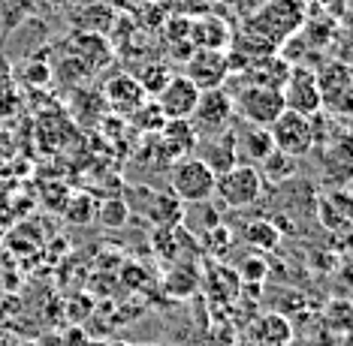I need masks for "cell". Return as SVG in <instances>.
Instances as JSON below:
<instances>
[{
  "label": "cell",
  "mask_w": 353,
  "mask_h": 346,
  "mask_svg": "<svg viewBox=\"0 0 353 346\" xmlns=\"http://www.w3.org/2000/svg\"><path fill=\"white\" fill-rule=\"evenodd\" d=\"M311 6L308 0H266L251 19L242 21V30L266 39L278 52L302 30L305 19H308Z\"/></svg>",
  "instance_id": "6da1fadb"
},
{
  "label": "cell",
  "mask_w": 353,
  "mask_h": 346,
  "mask_svg": "<svg viewBox=\"0 0 353 346\" xmlns=\"http://www.w3.org/2000/svg\"><path fill=\"white\" fill-rule=\"evenodd\" d=\"M214 181H218V175L199 157H184L170 169V190L181 202H190V205L208 202L214 196Z\"/></svg>",
  "instance_id": "7a4b0ae2"
},
{
  "label": "cell",
  "mask_w": 353,
  "mask_h": 346,
  "mask_svg": "<svg viewBox=\"0 0 353 346\" xmlns=\"http://www.w3.org/2000/svg\"><path fill=\"white\" fill-rule=\"evenodd\" d=\"M232 118H236V102L227 87H212V91H199L196 109L190 115V127L196 136H218L230 130Z\"/></svg>",
  "instance_id": "3957f363"
},
{
  "label": "cell",
  "mask_w": 353,
  "mask_h": 346,
  "mask_svg": "<svg viewBox=\"0 0 353 346\" xmlns=\"http://www.w3.org/2000/svg\"><path fill=\"white\" fill-rule=\"evenodd\" d=\"M263 175L256 166H248V163H236L230 172L218 175L214 181V193L223 199V205L239 211V208H248L254 205L256 199L263 196Z\"/></svg>",
  "instance_id": "277c9868"
},
{
  "label": "cell",
  "mask_w": 353,
  "mask_h": 346,
  "mask_svg": "<svg viewBox=\"0 0 353 346\" xmlns=\"http://www.w3.org/2000/svg\"><path fill=\"white\" fill-rule=\"evenodd\" d=\"M236 111L242 115L251 127H272L281 111H284V96L278 87H266V85H242L232 94Z\"/></svg>",
  "instance_id": "5b68a950"
},
{
  "label": "cell",
  "mask_w": 353,
  "mask_h": 346,
  "mask_svg": "<svg viewBox=\"0 0 353 346\" xmlns=\"http://www.w3.org/2000/svg\"><path fill=\"white\" fill-rule=\"evenodd\" d=\"M269 133H272V142H275V151H284L290 157H302L314 144V118H305L284 109L272 120Z\"/></svg>",
  "instance_id": "8992f818"
},
{
  "label": "cell",
  "mask_w": 353,
  "mask_h": 346,
  "mask_svg": "<svg viewBox=\"0 0 353 346\" xmlns=\"http://www.w3.org/2000/svg\"><path fill=\"white\" fill-rule=\"evenodd\" d=\"M281 96H284V109L296 111V115L317 118L320 111H323V102H320V91H317L314 69H305L302 63H293L290 76H287L284 87H281Z\"/></svg>",
  "instance_id": "52a82bcc"
},
{
  "label": "cell",
  "mask_w": 353,
  "mask_h": 346,
  "mask_svg": "<svg viewBox=\"0 0 353 346\" xmlns=\"http://www.w3.org/2000/svg\"><path fill=\"white\" fill-rule=\"evenodd\" d=\"M320 102L332 111H350V94H353V72L344 61H326L314 72Z\"/></svg>",
  "instance_id": "ba28073f"
},
{
  "label": "cell",
  "mask_w": 353,
  "mask_h": 346,
  "mask_svg": "<svg viewBox=\"0 0 353 346\" xmlns=\"http://www.w3.org/2000/svg\"><path fill=\"white\" fill-rule=\"evenodd\" d=\"M196 100H199V87L184 72H175L170 78V85L154 96L160 115L166 120H190V115L196 109Z\"/></svg>",
  "instance_id": "9c48e42d"
},
{
  "label": "cell",
  "mask_w": 353,
  "mask_h": 346,
  "mask_svg": "<svg viewBox=\"0 0 353 346\" xmlns=\"http://www.w3.org/2000/svg\"><path fill=\"white\" fill-rule=\"evenodd\" d=\"M184 76L194 82L199 91H212V87H223L230 82V67L223 52H208V48H196L188 61H184Z\"/></svg>",
  "instance_id": "30bf717a"
},
{
  "label": "cell",
  "mask_w": 353,
  "mask_h": 346,
  "mask_svg": "<svg viewBox=\"0 0 353 346\" xmlns=\"http://www.w3.org/2000/svg\"><path fill=\"white\" fill-rule=\"evenodd\" d=\"M157 144V157L160 163H179L184 157H194L199 136L194 133L190 120H166L163 130L157 136H151Z\"/></svg>",
  "instance_id": "8fae6325"
},
{
  "label": "cell",
  "mask_w": 353,
  "mask_h": 346,
  "mask_svg": "<svg viewBox=\"0 0 353 346\" xmlns=\"http://www.w3.org/2000/svg\"><path fill=\"white\" fill-rule=\"evenodd\" d=\"M232 28L230 19H223L218 12H199L190 19V43L194 48H208V52H227L232 43Z\"/></svg>",
  "instance_id": "7c38bea8"
},
{
  "label": "cell",
  "mask_w": 353,
  "mask_h": 346,
  "mask_svg": "<svg viewBox=\"0 0 353 346\" xmlns=\"http://www.w3.org/2000/svg\"><path fill=\"white\" fill-rule=\"evenodd\" d=\"M103 96H106L109 109L115 111L118 118H130L142 102L148 100L145 91H142L139 78L130 76V72H115L106 85H103Z\"/></svg>",
  "instance_id": "4fadbf2b"
},
{
  "label": "cell",
  "mask_w": 353,
  "mask_h": 346,
  "mask_svg": "<svg viewBox=\"0 0 353 346\" xmlns=\"http://www.w3.org/2000/svg\"><path fill=\"white\" fill-rule=\"evenodd\" d=\"M194 157L203 160V163L212 169L214 175L230 172V169L236 166V160H239L236 133H232V130H223V133H218V136H205V139H199Z\"/></svg>",
  "instance_id": "5bb4252c"
},
{
  "label": "cell",
  "mask_w": 353,
  "mask_h": 346,
  "mask_svg": "<svg viewBox=\"0 0 353 346\" xmlns=\"http://www.w3.org/2000/svg\"><path fill=\"white\" fill-rule=\"evenodd\" d=\"M248 340L254 346H290L293 340V325L284 313H263L251 323Z\"/></svg>",
  "instance_id": "9a60e30c"
},
{
  "label": "cell",
  "mask_w": 353,
  "mask_h": 346,
  "mask_svg": "<svg viewBox=\"0 0 353 346\" xmlns=\"http://www.w3.org/2000/svg\"><path fill=\"white\" fill-rule=\"evenodd\" d=\"M205 292H208V299H214V301H232L242 292V280L223 262H212L205 268Z\"/></svg>",
  "instance_id": "2e32d148"
},
{
  "label": "cell",
  "mask_w": 353,
  "mask_h": 346,
  "mask_svg": "<svg viewBox=\"0 0 353 346\" xmlns=\"http://www.w3.org/2000/svg\"><path fill=\"white\" fill-rule=\"evenodd\" d=\"M118 21H121V15H118V10L109 3H88L79 10V24L88 28V34L112 36L118 28Z\"/></svg>",
  "instance_id": "e0dca14e"
},
{
  "label": "cell",
  "mask_w": 353,
  "mask_h": 346,
  "mask_svg": "<svg viewBox=\"0 0 353 346\" xmlns=\"http://www.w3.org/2000/svg\"><path fill=\"white\" fill-rule=\"evenodd\" d=\"M320 223L329 232H344L350 229V199L347 193H329V199H320Z\"/></svg>",
  "instance_id": "ac0fdd59"
},
{
  "label": "cell",
  "mask_w": 353,
  "mask_h": 346,
  "mask_svg": "<svg viewBox=\"0 0 353 346\" xmlns=\"http://www.w3.org/2000/svg\"><path fill=\"white\" fill-rule=\"evenodd\" d=\"M260 175L263 181H272V184H287L299 175V157H290L284 151H272V154L263 160L260 166Z\"/></svg>",
  "instance_id": "d6986e66"
},
{
  "label": "cell",
  "mask_w": 353,
  "mask_h": 346,
  "mask_svg": "<svg viewBox=\"0 0 353 346\" xmlns=\"http://www.w3.org/2000/svg\"><path fill=\"white\" fill-rule=\"evenodd\" d=\"M242 238H245V244L251 247V250H256V253H272L278 247V241H281V229L272 220H251L245 226Z\"/></svg>",
  "instance_id": "ffe728a7"
},
{
  "label": "cell",
  "mask_w": 353,
  "mask_h": 346,
  "mask_svg": "<svg viewBox=\"0 0 353 346\" xmlns=\"http://www.w3.org/2000/svg\"><path fill=\"white\" fill-rule=\"evenodd\" d=\"M272 151H275V142H272L269 127H251L242 136V154L248 160V166H260Z\"/></svg>",
  "instance_id": "44dd1931"
},
{
  "label": "cell",
  "mask_w": 353,
  "mask_h": 346,
  "mask_svg": "<svg viewBox=\"0 0 353 346\" xmlns=\"http://www.w3.org/2000/svg\"><path fill=\"white\" fill-rule=\"evenodd\" d=\"M172 76H175V72H172V67L166 61H148L136 78H139V85H142V91H145L148 100H154V96L163 91L166 85H170Z\"/></svg>",
  "instance_id": "7402d4cb"
},
{
  "label": "cell",
  "mask_w": 353,
  "mask_h": 346,
  "mask_svg": "<svg viewBox=\"0 0 353 346\" xmlns=\"http://www.w3.org/2000/svg\"><path fill=\"white\" fill-rule=\"evenodd\" d=\"M163 286H166V292H170L172 299H184V295L196 292V286H199V271L194 268V265H179V268H172L170 274H166Z\"/></svg>",
  "instance_id": "603a6c76"
},
{
  "label": "cell",
  "mask_w": 353,
  "mask_h": 346,
  "mask_svg": "<svg viewBox=\"0 0 353 346\" xmlns=\"http://www.w3.org/2000/svg\"><path fill=\"white\" fill-rule=\"evenodd\" d=\"M63 217H67L70 223H76V226H85V223H91L94 217H97V199H94L91 193H73V196L63 202Z\"/></svg>",
  "instance_id": "cb8c5ba5"
},
{
  "label": "cell",
  "mask_w": 353,
  "mask_h": 346,
  "mask_svg": "<svg viewBox=\"0 0 353 346\" xmlns=\"http://www.w3.org/2000/svg\"><path fill=\"white\" fill-rule=\"evenodd\" d=\"M130 124L136 127V133H142V136H157L160 130H163L166 118L160 115V109H157L154 100H145V102H142V106L130 115Z\"/></svg>",
  "instance_id": "d4e9b609"
},
{
  "label": "cell",
  "mask_w": 353,
  "mask_h": 346,
  "mask_svg": "<svg viewBox=\"0 0 353 346\" xmlns=\"http://www.w3.org/2000/svg\"><path fill=\"white\" fill-rule=\"evenodd\" d=\"M166 15H170V10H166L160 0H145V3H139V6L133 10V21L139 24L145 34H154V30L163 28Z\"/></svg>",
  "instance_id": "484cf974"
},
{
  "label": "cell",
  "mask_w": 353,
  "mask_h": 346,
  "mask_svg": "<svg viewBox=\"0 0 353 346\" xmlns=\"http://www.w3.org/2000/svg\"><path fill=\"white\" fill-rule=\"evenodd\" d=\"M199 241H203V250L212 256V259H223L230 250H232V232L223 226V223H218V226L205 229L203 235H199Z\"/></svg>",
  "instance_id": "4316f807"
},
{
  "label": "cell",
  "mask_w": 353,
  "mask_h": 346,
  "mask_svg": "<svg viewBox=\"0 0 353 346\" xmlns=\"http://www.w3.org/2000/svg\"><path fill=\"white\" fill-rule=\"evenodd\" d=\"M127 217H130V208H127L124 199H103L97 205V220L103 223L106 229H121L127 223Z\"/></svg>",
  "instance_id": "83f0119b"
},
{
  "label": "cell",
  "mask_w": 353,
  "mask_h": 346,
  "mask_svg": "<svg viewBox=\"0 0 353 346\" xmlns=\"http://www.w3.org/2000/svg\"><path fill=\"white\" fill-rule=\"evenodd\" d=\"M21 82L30 85V87H43L52 82V67L46 61H28L21 67Z\"/></svg>",
  "instance_id": "f1b7e54d"
},
{
  "label": "cell",
  "mask_w": 353,
  "mask_h": 346,
  "mask_svg": "<svg viewBox=\"0 0 353 346\" xmlns=\"http://www.w3.org/2000/svg\"><path fill=\"white\" fill-rule=\"evenodd\" d=\"M326 323L332 325L335 332H347V328H350V304L344 301V299L329 301V307H326Z\"/></svg>",
  "instance_id": "f546056e"
},
{
  "label": "cell",
  "mask_w": 353,
  "mask_h": 346,
  "mask_svg": "<svg viewBox=\"0 0 353 346\" xmlns=\"http://www.w3.org/2000/svg\"><path fill=\"white\" fill-rule=\"evenodd\" d=\"M236 274L242 283H260V280H266V274H269L266 259H263V256H248V262L236 271Z\"/></svg>",
  "instance_id": "4dcf8cb0"
},
{
  "label": "cell",
  "mask_w": 353,
  "mask_h": 346,
  "mask_svg": "<svg viewBox=\"0 0 353 346\" xmlns=\"http://www.w3.org/2000/svg\"><path fill=\"white\" fill-rule=\"evenodd\" d=\"M19 106H21V96H19V91H15V85L0 82V120L12 118L15 111H19Z\"/></svg>",
  "instance_id": "1f68e13d"
},
{
  "label": "cell",
  "mask_w": 353,
  "mask_h": 346,
  "mask_svg": "<svg viewBox=\"0 0 353 346\" xmlns=\"http://www.w3.org/2000/svg\"><path fill=\"white\" fill-rule=\"evenodd\" d=\"M308 6H314L317 12H323L326 19L332 21H344V15H347V0H308Z\"/></svg>",
  "instance_id": "d6a6232c"
},
{
  "label": "cell",
  "mask_w": 353,
  "mask_h": 346,
  "mask_svg": "<svg viewBox=\"0 0 353 346\" xmlns=\"http://www.w3.org/2000/svg\"><path fill=\"white\" fill-rule=\"evenodd\" d=\"M263 3H266V0H230V6H232V12H236V19H239V21L251 19V15L260 10Z\"/></svg>",
  "instance_id": "836d02e7"
},
{
  "label": "cell",
  "mask_w": 353,
  "mask_h": 346,
  "mask_svg": "<svg viewBox=\"0 0 353 346\" xmlns=\"http://www.w3.org/2000/svg\"><path fill=\"white\" fill-rule=\"evenodd\" d=\"M232 346H254L251 340H248V337H242V340H236V343H232Z\"/></svg>",
  "instance_id": "e575fe53"
},
{
  "label": "cell",
  "mask_w": 353,
  "mask_h": 346,
  "mask_svg": "<svg viewBox=\"0 0 353 346\" xmlns=\"http://www.w3.org/2000/svg\"><path fill=\"white\" fill-rule=\"evenodd\" d=\"M46 3H52V6H63V3H70V0H46Z\"/></svg>",
  "instance_id": "d590c367"
},
{
  "label": "cell",
  "mask_w": 353,
  "mask_h": 346,
  "mask_svg": "<svg viewBox=\"0 0 353 346\" xmlns=\"http://www.w3.org/2000/svg\"><path fill=\"white\" fill-rule=\"evenodd\" d=\"M109 346H130V343H109Z\"/></svg>",
  "instance_id": "8d00e7d4"
},
{
  "label": "cell",
  "mask_w": 353,
  "mask_h": 346,
  "mask_svg": "<svg viewBox=\"0 0 353 346\" xmlns=\"http://www.w3.org/2000/svg\"><path fill=\"white\" fill-rule=\"evenodd\" d=\"M208 3H223V0H208Z\"/></svg>",
  "instance_id": "74e56055"
}]
</instances>
